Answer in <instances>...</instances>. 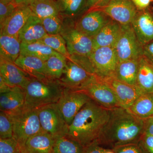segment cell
Segmentation results:
<instances>
[{
	"label": "cell",
	"instance_id": "1",
	"mask_svg": "<svg viewBox=\"0 0 153 153\" xmlns=\"http://www.w3.org/2000/svg\"><path fill=\"white\" fill-rule=\"evenodd\" d=\"M109 117L97 142L113 148L138 143L144 134V120L122 107L109 109Z\"/></svg>",
	"mask_w": 153,
	"mask_h": 153
},
{
	"label": "cell",
	"instance_id": "2",
	"mask_svg": "<svg viewBox=\"0 0 153 153\" xmlns=\"http://www.w3.org/2000/svg\"><path fill=\"white\" fill-rule=\"evenodd\" d=\"M109 117V109L91 99L75 116L66 136L87 147L97 141Z\"/></svg>",
	"mask_w": 153,
	"mask_h": 153
},
{
	"label": "cell",
	"instance_id": "3",
	"mask_svg": "<svg viewBox=\"0 0 153 153\" xmlns=\"http://www.w3.org/2000/svg\"><path fill=\"white\" fill-rule=\"evenodd\" d=\"M64 88L59 80L47 78L39 80L31 77L25 88L24 108L38 109L41 107L57 103Z\"/></svg>",
	"mask_w": 153,
	"mask_h": 153
},
{
	"label": "cell",
	"instance_id": "4",
	"mask_svg": "<svg viewBox=\"0 0 153 153\" xmlns=\"http://www.w3.org/2000/svg\"><path fill=\"white\" fill-rule=\"evenodd\" d=\"M8 114L13 123V138L19 143L21 149L29 138L44 131L39 120L38 109L24 108Z\"/></svg>",
	"mask_w": 153,
	"mask_h": 153
},
{
	"label": "cell",
	"instance_id": "5",
	"mask_svg": "<svg viewBox=\"0 0 153 153\" xmlns=\"http://www.w3.org/2000/svg\"><path fill=\"white\" fill-rule=\"evenodd\" d=\"M75 20L63 19L60 34L66 41L69 55L90 56L94 50L93 38L81 33L75 26Z\"/></svg>",
	"mask_w": 153,
	"mask_h": 153
},
{
	"label": "cell",
	"instance_id": "6",
	"mask_svg": "<svg viewBox=\"0 0 153 153\" xmlns=\"http://www.w3.org/2000/svg\"><path fill=\"white\" fill-rule=\"evenodd\" d=\"M38 111L43 131L51 135L55 139L67 135L68 126L57 103L41 107L38 108Z\"/></svg>",
	"mask_w": 153,
	"mask_h": 153
},
{
	"label": "cell",
	"instance_id": "7",
	"mask_svg": "<svg viewBox=\"0 0 153 153\" xmlns=\"http://www.w3.org/2000/svg\"><path fill=\"white\" fill-rule=\"evenodd\" d=\"M121 31L114 47L119 62L139 59L143 55V46L131 24L121 25Z\"/></svg>",
	"mask_w": 153,
	"mask_h": 153
},
{
	"label": "cell",
	"instance_id": "8",
	"mask_svg": "<svg viewBox=\"0 0 153 153\" xmlns=\"http://www.w3.org/2000/svg\"><path fill=\"white\" fill-rule=\"evenodd\" d=\"M94 75L103 80L114 78L118 59L112 47H100L89 56Z\"/></svg>",
	"mask_w": 153,
	"mask_h": 153
},
{
	"label": "cell",
	"instance_id": "9",
	"mask_svg": "<svg viewBox=\"0 0 153 153\" xmlns=\"http://www.w3.org/2000/svg\"><path fill=\"white\" fill-rule=\"evenodd\" d=\"M92 100L107 109L121 107L112 88L95 75L82 88Z\"/></svg>",
	"mask_w": 153,
	"mask_h": 153
},
{
	"label": "cell",
	"instance_id": "10",
	"mask_svg": "<svg viewBox=\"0 0 153 153\" xmlns=\"http://www.w3.org/2000/svg\"><path fill=\"white\" fill-rule=\"evenodd\" d=\"M91 99L84 91L64 88L57 103L68 126L82 107Z\"/></svg>",
	"mask_w": 153,
	"mask_h": 153
},
{
	"label": "cell",
	"instance_id": "11",
	"mask_svg": "<svg viewBox=\"0 0 153 153\" xmlns=\"http://www.w3.org/2000/svg\"><path fill=\"white\" fill-rule=\"evenodd\" d=\"M94 76L78 64L67 58L66 66L59 81L64 88L81 91Z\"/></svg>",
	"mask_w": 153,
	"mask_h": 153
},
{
	"label": "cell",
	"instance_id": "12",
	"mask_svg": "<svg viewBox=\"0 0 153 153\" xmlns=\"http://www.w3.org/2000/svg\"><path fill=\"white\" fill-rule=\"evenodd\" d=\"M111 20L101 9H93L84 14L75 26L81 33L93 38Z\"/></svg>",
	"mask_w": 153,
	"mask_h": 153
},
{
	"label": "cell",
	"instance_id": "13",
	"mask_svg": "<svg viewBox=\"0 0 153 153\" xmlns=\"http://www.w3.org/2000/svg\"><path fill=\"white\" fill-rule=\"evenodd\" d=\"M101 10L121 25L131 24L138 12L131 0H109Z\"/></svg>",
	"mask_w": 153,
	"mask_h": 153
},
{
	"label": "cell",
	"instance_id": "14",
	"mask_svg": "<svg viewBox=\"0 0 153 153\" xmlns=\"http://www.w3.org/2000/svg\"><path fill=\"white\" fill-rule=\"evenodd\" d=\"M33 14L29 6H19L12 15L0 25V34L19 38V33Z\"/></svg>",
	"mask_w": 153,
	"mask_h": 153
},
{
	"label": "cell",
	"instance_id": "15",
	"mask_svg": "<svg viewBox=\"0 0 153 153\" xmlns=\"http://www.w3.org/2000/svg\"><path fill=\"white\" fill-rule=\"evenodd\" d=\"M112 88L121 107L128 109L144 94L137 85H129L114 78L104 80Z\"/></svg>",
	"mask_w": 153,
	"mask_h": 153
},
{
	"label": "cell",
	"instance_id": "16",
	"mask_svg": "<svg viewBox=\"0 0 153 153\" xmlns=\"http://www.w3.org/2000/svg\"><path fill=\"white\" fill-rule=\"evenodd\" d=\"M0 76L12 87L25 89L31 77L15 63L0 58Z\"/></svg>",
	"mask_w": 153,
	"mask_h": 153
},
{
	"label": "cell",
	"instance_id": "17",
	"mask_svg": "<svg viewBox=\"0 0 153 153\" xmlns=\"http://www.w3.org/2000/svg\"><path fill=\"white\" fill-rule=\"evenodd\" d=\"M131 25L143 47L153 41V16L149 12H138Z\"/></svg>",
	"mask_w": 153,
	"mask_h": 153
},
{
	"label": "cell",
	"instance_id": "18",
	"mask_svg": "<svg viewBox=\"0 0 153 153\" xmlns=\"http://www.w3.org/2000/svg\"><path fill=\"white\" fill-rule=\"evenodd\" d=\"M14 63L31 77L39 80L48 78L45 61L38 57L20 55Z\"/></svg>",
	"mask_w": 153,
	"mask_h": 153
},
{
	"label": "cell",
	"instance_id": "19",
	"mask_svg": "<svg viewBox=\"0 0 153 153\" xmlns=\"http://www.w3.org/2000/svg\"><path fill=\"white\" fill-rule=\"evenodd\" d=\"M25 101V89L13 87L8 92L0 94V110L8 114L17 112L24 108Z\"/></svg>",
	"mask_w": 153,
	"mask_h": 153
},
{
	"label": "cell",
	"instance_id": "20",
	"mask_svg": "<svg viewBox=\"0 0 153 153\" xmlns=\"http://www.w3.org/2000/svg\"><path fill=\"white\" fill-rule=\"evenodd\" d=\"M53 137L45 132L29 138L22 148V153H51L55 143Z\"/></svg>",
	"mask_w": 153,
	"mask_h": 153
},
{
	"label": "cell",
	"instance_id": "21",
	"mask_svg": "<svg viewBox=\"0 0 153 153\" xmlns=\"http://www.w3.org/2000/svg\"><path fill=\"white\" fill-rule=\"evenodd\" d=\"M121 25L111 20L93 38L94 50L100 47H114L120 35Z\"/></svg>",
	"mask_w": 153,
	"mask_h": 153
},
{
	"label": "cell",
	"instance_id": "22",
	"mask_svg": "<svg viewBox=\"0 0 153 153\" xmlns=\"http://www.w3.org/2000/svg\"><path fill=\"white\" fill-rule=\"evenodd\" d=\"M47 35L41 19L33 14L19 33V39L21 43L36 42L40 41Z\"/></svg>",
	"mask_w": 153,
	"mask_h": 153
},
{
	"label": "cell",
	"instance_id": "23",
	"mask_svg": "<svg viewBox=\"0 0 153 153\" xmlns=\"http://www.w3.org/2000/svg\"><path fill=\"white\" fill-rule=\"evenodd\" d=\"M137 86L144 94L153 93V65L143 55L139 59Z\"/></svg>",
	"mask_w": 153,
	"mask_h": 153
},
{
	"label": "cell",
	"instance_id": "24",
	"mask_svg": "<svg viewBox=\"0 0 153 153\" xmlns=\"http://www.w3.org/2000/svg\"><path fill=\"white\" fill-rule=\"evenodd\" d=\"M63 18L74 19L89 10L87 0H55Z\"/></svg>",
	"mask_w": 153,
	"mask_h": 153
},
{
	"label": "cell",
	"instance_id": "25",
	"mask_svg": "<svg viewBox=\"0 0 153 153\" xmlns=\"http://www.w3.org/2000/svg\"><path fill=\"white\" fill-rule=\"evenodd\" d=\"M139 59L119 62L114 78L129 85H137Z\"/></svg>",
	"mask_w": 153,
	"mask_h": 153
},
{
	"label": "cell",
	"instance_id": "26",
	"mask_svg": "<svg viewBox=\"0 0 153 153\" xmlns=\"http://www.w3.org/2000/svg\"><path fill=\"white\" fill-rule=\"evenodd\" d=\"M21 45L16 37L0 34V58L14 63L20 55Z\"/></svg>",
	"mask_w": 153,
	"mask_h": 153
},
{
	"label": "cell",
	"instance_id": "27",
	"mask_svg": "<svg viewBox=\"0 0 153 153\" xmlns=\"http://www.w3.org/2000/svg\"><path fill=\"white\" fill-rule=\"evenodd\" d=\"M20 55L38 57L45 61L51 56L60 54L41 41H38L22 42Z\"/></svg>",
	"mask_w": 153,
	"mask_h": 153
},
{
	"label": "cell",
	"instance_id": "28",
	"mask_svg": "<svg viewBox=\"0 0 153 153\" xmlns=\"http://www.w3.org/2000/svg\"><path fill=\"white\" fill-rule=\"evenodd\" d=\"M128 110L138 117L144 120L152 116L153 93L142 94Z\"/></svg>",
	"mask_w": 153,
	"mask_h": 153
},
{
	"label": "cell",
	"instance_id": "29",
	"mask_svg": "<svg viewBox=\"0 0 153 153\" xmlns=\"http://www.w3.org/2000/svg\"><path fill=\"white\" fill-rule=\"evenodd\" d=\"M33 15L41 19L60 16L55 0H35L29 6Z\"/></svg>",
	"mask_w": 153,
	"mask_h": 153
},
{
	"label": "cell",
	"instance_id": "30",
	"mask_svg": "<svg viewBox=\"0 0 153 153\" xmlns=\"http://www.w3.org/2000/svg\"><path fill=\"white\" fill-rule=\"evenodd\" d=\"M67 58L64 55H53L45 61L46 74L48 78L59 80L63 74Z\"/></svg>",
	"mask_w": 153,
	"mask_h": 153
},
{
	"label": "cell",
	"instance_id": "31",
	"mask_svg": "<svg viewBox=\"0 0 153 153\" xmlns=\"http://www.w3.org/2000/svg\"><path fill=\"white\" fill-rule=\"evenodd\" d=\"M85 148L67 136L55 139L51 153H84Z\"/></svg>",
	"mask_w": 153,
	"mask_h": 153
},
{
	"label": "cell",
	"instance_id": "32",
	"mask_svg": "<svg viewBox=\"0 0 153 153\" xmlns=\"http://www.w3.org/2000/svg\"><path fill=\"white\" fill-rule=\"evenodd\" d=\"M40 41L64 55L66 58H68L70 57L66 48V41L60 34L52 35L47 34Z\"/></svg>",
	"mask_w": 153,
	"mask_h": 153
},
{
	"label": "cell",
	"instance_id": "33",
	"mask_svg": "<svg viewBox=\"0 0 153 153\" xmlns=\"http://www.w3.org/2000/svg\"><path fill=\"white\" fill-rule=\"evenodd\" d=\"M41 20L44 30L48 35L60 34L63 22V18L61 16H52Z\"/></svg>",
	"mask_w": 153,
	"mask_h": 153
},
{
	"label": "cell",
	"instance_id": "34",
	"mask_svg": "<svg viewBox=\"0 0 153 153\" xmlns=\"http://www.w3.org/2000/svg\"><path fill=\"white\" fill-rule=\"evenodd\" d=\"M13 137V127L10 115L0 111V138H12Z\"/></svg>",
	"mask_w": 153,
	"mask_h": 153
},
{
	"label": "cell",
	"instance_id": "35",
	"mask_svg": "<svg viewBox=\"0 0 153 153\" xmlns=\"http://www.w3.org/2000/svg\"><path fill=\"white\" fill-rule=\"evenodd\" d=\"M0 153H22L19 143L13 138H0Z\"/></svg>",
	"mask_w": 153,
	"mask_h": 153
},
{
	"label": "cell",
	"instance_id": "36",
	"mask_svg": "<svg viewBox=\"0 0 153 153\" xmlns=\"http://www.w3.org/2000/svg\"><path fill=\"white\" fill-rule=\"evenodd\" d=\"M18 7L14 1L0 0V25L12 15Z\"/></svg>",
	"mask_w": 153,
	"mask_h": 153
},
{
	"label": "cell",
	"instance_id": "37",
	"mask_svg": "<svg viewBox=\"0 0 153 153\" xmlns=\"http://www.w3.org/2000/svg\"><path fill=\"white\" fill-rule=\"evenodd\" d=\"M112 149L115 153H146L139 143L120 145Z\"/></svg>",
	"mask_w": 153,
	"mask_h": 153
},
{
	"label": "cell",
	"instance_id": "38",
	"mask_svg": "<svg viewBox=\"0 0 153 153\" xmlns=\"http://www.w3.org/2000/svg\"><path fill=\"white\" fill-rule=\"evenodd\" d=\"M139 143L145 152L153 153V136L144 133Z\"/></svg>",
	"mask_w": 153,
	"mask_h": 153
},
{
	"label": "cell",
	"instance_id": "39",
	"mask_svg": "<svg viewBox=\"0 0 153 153\" xmlns=\"http://www.w3.org/2000/svg\"><path fill=\"white\" fill-rule=\"evenodd\" d=\"M97 141L94 142L85 148L84 153H115L113 149H105Z\"/></svg>",
	"mask_w": 153,
	"mask_h": 153
},
{
	"label": "cell",
	"instance_id": "40",
	"mask_svg": "<svg viewBox=\"0 0 153 153\" xmlns=\"http://www.w3.org/2000/svg\"><path fill=\"white\" fill-rule=\"evenodd\" d=\"M143 55L153 65V41L143 46Z\"/></svg>",
	"mask_w": 153,
	"mask_h": 153
},
{
	"label": "cell",
	"instance_id": "41",
	"mask_svg": "<svg viewBox=\"0 0 153 153\" xmlns=\"http://www.w3.org/2000/svg\"><path fill=\"white\" fill-rule=\"evenodd\" d=\"M137 10H145L149 6L152 0H131Z\"/></svg>",
	"mask_w": 153,
	"mask_h": 153
},
{
	"label": "cell",
	"instance_id": "42",
	"mask_svg": "<svg viewBox=\"0 0 153 153\" xmlns=\"http://www.w3.org/2000/svg\"><path fill=\"white\" fill-rule=\"evenodd\" d=\"M89 10L91 9L102 8L109 0H87Z\"/></svg>",
	"mask_w": 153,
	"mask_h": 153
},
{
	"label": "cell",
	"instance_id": "43",
	"mask_svg": "<svg viewBox=\"0 0 153 153\" xmlns=\"http://www.w3.org/2000/svg\"><path fill=\"white\" fill-rule=\"evenodd\" d=\"M144 133L153 136V116L144 120Z\"/></svg>",
	"mask_w": 153,
	"mask_h": 153
},
{
	"label": "cell",
	"instance_id": "44",
	"mask_svg": "<svg viewBox=\"0 0 153 153\" xmlns=\"http://www.w3.org/2000/svg\"><path fill=\"white\" fill-rule=\"evenodd\" d=\"M13 88L8 85L3 77L0 76V94L8 92Z\"/></svg>",
	"mask_w": 153,
	"mask_h": 153
},
{
	"label": "cell",
	"instance_id": "45",
	"mask_svg": "<svg viewBox=\"0 0 153 153\" xmlns=\"http://www.w3.org/2000/svg\"><path fill=\"white\" fill-rule=\"evenodd\" d=\"M35 0H14V2L19 6H29Z\"/></svg>",
	"mask_w": 153,
	"mask_h": 153
},
{
	"label": "cell",
	"instance_id": "46",
	"mask_svg": "<svg viewBox=\"0 0 153 153\" xmlns=\"http://www.w3.org/2000/svg\"><path fill=\"white\" fill-rule=\"evenodd\" d=\"M4 1H13L14 0H4Z\"/></svg>",
	"mask_w": 153,
	"mask_h": 153
},
{
	"label": "cell",
	"instance_id": "47",
	"mask_svg": "<svg viewBox=\"0 0 153 153\" xmlns=\"http://www.w3.org/2000/svg\"><path fill=\"white\" fill-rule=\"evenodd\" d=\"M152 1H153V0H152Z\"/></svg>",
	"mask_w": 153,
	"mask_h": 153
}]
</instances>
